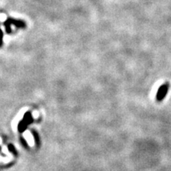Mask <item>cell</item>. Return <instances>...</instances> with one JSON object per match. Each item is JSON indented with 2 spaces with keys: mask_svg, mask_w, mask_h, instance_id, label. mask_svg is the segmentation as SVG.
I'll list each match as a JSON object with an SVG mask.
<instances>
[{
  "mask_svg": "<svg viewBox=\"0 0 171 171\" xmlns=\"http://www.w3.org/2000/svg\"><path fill=\"white\" fill-rule=\"evenodd\" d=\"M31 121H32V118H31V117H30V114L28 112V113H26V115L25 116L23 121H22V123H21V124H20V128H19L20 131L24 130V128H26V126H27Z\"/></svg>",
  "mask_w": 171,
  "mask_h": 171,
  "instance_id": "obj_2",
  "label": "cell"
},
{
  "mask_svg": "<svg viewBox=\"0 0 171 171\" xmlns=\"http://www.w3.org/2000/svg\"><path fill=\"white\" fill-rule=\"evenodd\" d=\"M168 89H169V84H164L159 88V90L157 93V100L158 101H162L166 97V95L168 92Z\"/></svg>",
  "mask_w": 171,
  "mask_h": 171,
  "instance_id": "obj_1",
  "label": "cell"
}]
</instances>
